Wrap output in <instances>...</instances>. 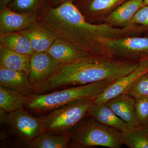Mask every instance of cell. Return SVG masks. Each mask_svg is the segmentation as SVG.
<instances>
[{
    "instance_id": "obj_1",
    "label": "cell",
    "mask_w": 148,
    "mask_h": 148,
    "mask_svg": "<svg viewBox=\"0 0 148 148\" xmlns=\"http://www.w3.org/2000/svg\"><path fill=\"white\" fill-rule=\"evenodd\" d=\"M39 21L57 38L91 56H112L101 44V40L121 38L132 34L129 27L115 28L105 23L88 22L72 0L48 8L41 14Z\"/></svg>"
},
{
    "instance_id": "obj_2",
    "label": "cell",
    "mask_w": 148,
    "mask_h": 148,
    "mask_svg": "<svg viewBox=\"0 0 148 148\" xmlns=\"http://www.w3.org/2000/svg\"><path fill=\"white\" fill-rule=\"evenodd\" d=\"M140 63L112 56H89L63 64L50 77L34 86L36 94L103 81L115 82L134 71Z\"/></svg>"
},
{
    "instance_id": "obj_3",
    "label": "cell",
    "mask_w": 148,
    "mask_h": 148,
    "mask_svg": "<svg viewBox=\"0 0 148 148\" xmlns=\"http://www.w3.org/2000/svg\"><path fill=\"white\" fill-rule=\"evenodd\" d=\"M114 82L103 81L34 94L29 96L25 107L38 113L52 111L75 101L96 98Z\"/></svg>"
},
{
    "instance_id": "obj_4",
    "label": "cell",
    "mask_w": 148,
    "mask_h": 148,
    "mask_svg": "<svg viewBox=\"0 0 148 148\" xmlns=\"http://www.w3.org/2000/svg\"><path fill=\"white\" fill-rule=\"evenodd\" d=\"M71 140L83 147H121L123 145L121 131L91 118H84L69 131Z\"/></svg>"
},
{
    "instance_id": "obj_5",
    "label": "cell",
    "mask_w": 148,
    "mask_h": 148,
    "mask_svg": "<svg viewBox=\"0 0 148 148\" xmlns=\"http://www.w3.org/2000/svg\"><path fill=\"white\" fill-rule=\"evenodd\" d=\"M96 98L75 101L51 111L50 114L42 118V133L61 135L69 133L89 115V111Z\"/></svg>"
},
{
    "instance_id": "obj_6",
    "label": "cell",
    "mask_w": 148,
    "mask_h": 148,
    "mask_svg": "<svg viewBox=\"0 0 148 148\" xmlns=\"http://www.w3.org/2000/svg\"><path fill=\"white\" fill-rule=\"evenodd\" d=\"M100 42L109 53L117 59L136 63L148 60V37L102 39Z\"/></svg>"
},
{
    "instance_id": "obj_7",
    "label": "cell",
    "mask_w": 148,
    "mask_h": 148,
    "mask_svg": "<svg viewBox=\"0 0 148 148\" xmlns=\"http://www.w3.org/2000/svg\"><path fill=\"white\" fill-rule=\"evenodd\" d=\"M5 120L27 145L42 133V118L35 117L23 108L9 113Z\"/></svg>"
},
{
    "instance_id": "obj_8",
    "label": "cell",
    "mask_w": 148,
    "mask_h": 148,
    "mask_svg": "<svg viewBox=\"0 0 148 148\" xmlns=\"http://www.w3.org/2000/svg\"><path fill=\"white\" fill-rule=\"evenodd\" d=\"M128 0H74V4L86 21L92 24L103 23L109 14Z\"/></svg>"
},
{
    "instance_id": "obj_9",
    "label": "cell",
    "mask_w": 148,
    "mask_h": 148,
    "mask_svg": "<svg viewBox=\"0 0 148 148\" xmlns=\"http://www.w3.org/2000/svg\"><path fill=\"white\" fill-rule=\"evenodd\" d=\"M148 72V60L140 62L136 69L130 73L115 81L95 98L94 103H105L118 95L127 93L137 80Z\"/></svg>"
},
{
    "instance_id": "obj_10",
    "label": "cell",
    "mask_w": 148,
    "mask_h": 148,
    "mask_svg": "<svg viewBox=\"0 0 148 148\" xmlns=\"http://www.w3.org/2000/svg\"><path fill=\"white\" fill-rule=\"evenodd\" d=\"M62 65L47 51L35 52L31 55L29 77L32 84L41 82Z\"/></svg>"
},
{
    "instance_id": "obj_11",
    "label": "cell",
    "mask_w": 148,
    "mask_h": 148,
    "mask_svg": "<svg viewBox=\"0 0 148 148\" xmlns=\"http://www.w3.org/2000/svg\"><path fill=\"white\" fill-rule=\"evenodd\" d=\"M40 16L18 13L8 7L0 10V34L20 32L39 21Z\"/></svg>"
},
{
    "instance_id": "obj_12",
    "label": "cell",
    "mask_w": 148,
    "mask_h": 148,
    "mask_svg": "<svg viewBox=\"0 0 148 148\" xmlns=\"http://www.w3.org/2000/svg\"><path fill=\"white\" fill-rule=\"evenodd\" d=\"M135 98L124 93L110 99L105 103L126 123L129 129H132L140 124L135 112Z\"/></svg>"
},
{
    "instance_id": "obj_13",
    "label": "cell",
    "mask_w": 148,
    "mask_h": 148,
    "mask_svg": "<svg viewBox=\"0 0 148 148\" xmlns=\"http://www.w3.org/2000/svg\"><path fill=\"white\" fill-rule=\"evenodd\" d=\"M19 32L27 38L35 52L47 51L57 39L40 21Z\"/></svg>"
},
{
    "instance_id": "obj_14",
    "label": "cell",
    "mask_w": 148,
    "mask_h": 148,
    "mask_svg": "<svg viewBox=\"0 0 148 148\" xmlns=\"http://www.w3.org/2000/svg\"><path fill=\"white\" fill-rule=\"evenodd\" d=\"M143 0H128L107 15L103 23L119 28L131 25L132 18L143 6Z\"/></svg>"
},
{
    "instance_id": "obj_15",
    "label": "cell",
    "mask_w": 148,
    "mask_h": 148,
    "mask_svg": "<svg viewBox=\"0 0 148 148\" xmlns=\"http://www.w3.org/2000/svg\"><path fill=\"white\" fill-rule=\"evenodd\" d=\"M0 85L30 96L36 94L28 74L0 67Z\"/></svg>"
},
{
    "instance_id": "obj_16",
    "label": "cell",
    "mask_w": 148,
    "mask_h": 148,
    "mask_svg": "<svg viewBox=\"0 0 148 148\" xmlns=\"http://www.w3.org/2000/svg\"><path fill=\"white\" fill-rule=\"evenodd\" d=\"M89 116L102 124L121 131L129 129L126 123L116 114L106 103H94L89 111Z\"/></svg>"
},
{
    "instance_id": "obj_17",
    "label": "cell",
    "mask_w": 148,
    "mask_h": 148,
    "mask_svg": "<svg viewBox=\"0 0 148 148\" xmlns=\"http://www.w3.org/2000/svg\"><path fill=\"white\" fill-rule=\"evenodd\" d=\"M47 52L62 65L71 63L84 57L91 56L58 38L56 40Z\"/></svg>"
},
{
    "instance_id": "obj_18",
    "label": "cell",
    "mask_w": 148,
    "mask_h": 148,
    "mask_svg": "<svg viewBox=\"0 0 148 148\" xmlns=\"http://www.w3.org/2000/svg\"><path fill=\"white\" fill-rule=\"evenodd\" d=\"M31 55L10 50L0 45V67L24 72L29 76Z\"/></svg>"
},
{
    "instance_id": "obj_19",
    "label": "cell",
    "mask_w": 148,
    "mask_h": 148,
    "mask_svg": "<svg viewBox=\"0 0 148 148\" xmlns=\"http://www.w3.org/2000/svg\"><path fill=\"white\" fill-rule=\"evenodd\" d=\"M29 96L16 90L0 86V108L5 112L10 113L25 107Z\"/></svg>"
},
{
    "instance_id": "obj_20",
    "label": "cell",
    "mask_w": 148,
    "mask_h": 148,
    "mask_svg": "<svg viewBox=\"0 0 148 148\" xmlns=\"http://www.w3.org/2000/svg\"><path fill=\"white\" fill-rule=\"evenodd\" d=\"M0 45L25 55H31L35 52L27 38L19 32L0 34Z\"/></svg>"
},
{
    "instance_id": "obj_21",
    "label": "cell",
    "mask_w": 148,
    "mask_h": 148,
    "mask_svg": "<svg viewBox=\"0 0 148 148\" xmlns=\"http://www.w3.org/2000/svg\"><path fill=\"white\" fill-rule=\"evenodd\" d=\"M121 133L123 145L130 148H148V122Z\"/></svg>"
},
{
    "instance_id": "obj_22",
    "label": "cell",
    "mask_w": 148,
    "mask_h": 148,
    "mask_svg": "<svg viewBox=\"0 0 148 148\" xmlns=\"http://www.w3.org/2000/svg\"><path fill=\"white\" fill-rule=\"evenodd\" d=\"M70 132L61 135L42 133L34 141L27 144L31 148H66L71 140Z\"/></svg>"
},
{
    "instance_id": "obj_23",
    "label": "cell",
    "mask_w": 148,
    "mask_h": 148,
    "mask_svg": "<svg viewBox=\"0 0 148 148\" xmlns=\"http://www.w3.org/2000/svg\"><path fill=\"white\" fill-rule=\"evenodd\" d=\"M7 7L18 13L40 16L49 6L48 0H12Z\"/></svg>"
},
{
    "instance_id": "obj_24",
    "label": "cell",
    "mask_w": 148,
    "mask_h": 148,
    "mask_svg": "<svg viewBox=\"0 0 148 148\" xmlns=\"http://www.w3.org/2000/svg\"><path fill=\"white\" fill-rule=\"evenodd\" d=\"M146 75L140 77L130 89L127 94L135 99L148 97V77Z\"/></svg>"
},
{
    "instance_id": "obj_25",
    "label": "cell",
    "mask_w": 148,
    "mask_h": 148,
    "mask_svg": "<svg viewBox=\"0 0 148 148\" xmlns=\"http://www.w3.org/2000/svg\"><path fill=\"white\" fill-rule=\"evenodd\" d=\"M135 112L140 124L148 122V97L136 99Z\"/></svg>"
},
{
    "instance_id": "obj_26",
    "label": "cell",
    "mask_w": 148,
    "mask_h": 148,
    "mask_svg": "<svg viewBox=\"0 0 148 148\" xmlns=\"http://www.w3.org/2000/svg\"><path fill=\"white\" fill-rule=\"evenodd\" d=\"M131 25L143 27L146 35H148V5L143 6L138 10L132 18Z\"/></svg>"
},
{
    "instance_id": "obj_27",
    "label": "cell",
    "mask_w": 148,
    "mask_h": 148,
    "mask_svg": "<svg viewBox=\"0 0 148 148\" xmlns=\"http://www.w3.org/2000/svg\"><path fill=\"white\" fill-rule=\"evenodd\" d=\"M70 0H48L49 4L51 7H55L63 3ZM74 1V0H72Z\"/></svg>"
},
{
    "instance_id": "obj_28",
    "label": "cell",
    "mask_w": 148,
    "mask_h": 148,
    "mask_svg": "<svg viewBox=\"0 0 148 148\" xmlns=\"http://www.w3.org/2000/svg\"><path fill=\"white\" fill-rule=\"evenodd\" d=\"M12 0H0V10L7 6L9 3Z\"/></svg>"
},
{
    "instance_id": "obj_29",
    "label": "cell",
    "mask_w": 148,
    "mask_h": 148,
    "mask_svg": "<svg viewBox=\"0 0 148 148\" xmlns=\"http://www.w3.org/2000/svg\"><path fill=\"white\" fill-rule=\"evenodd\" d=\"M145 5H148V0H143V6Z\"/></svg>"
},
{
    "instance_id": "obj_30",
    "label": "cell",
    "mask_w": 148,
    "mask_h": 148,
    "mask_svg": "<svg viewBox=\"0 0 148 148\" xmlns=\"http://www.w3.org/2000/svg\"><path fill=\"white\" fill-rule=\"evenodd\" d=\"M146 75L147 76V77H148V73L146 74Z\"/></svg>"
}]
</instances>
